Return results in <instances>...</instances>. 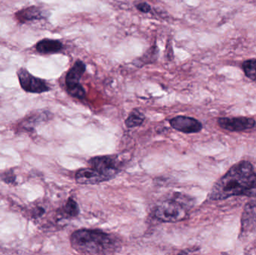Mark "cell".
I'll list each match as a JSON object with an SVG mask.
<instances>
[{
    "instance_id": "10",
    "label": "cell",
    "mask_w": 256,
    "mask_h": 255,
    "mask_svg": "<svg viewBox=\"0 0 256 255\" xmlns=\"http://www.w3.org/2000/svg\"><path fill=\"white\" fill-rule=\"evenodd\" d=\"M76 183L84 185H94L108 181V178L93 168L79 169L75 175Z\"/></svg>"
},
{
    "instance_id": "8",
    "label": "cell",
    "mask_w": 256,
    "mask_h": 255,
    "mask_svg": "<svg viewBox=\"0 0 256 255\" xmlns=\"http://www.w3.org/2000/svg\"><path fill=\"white\" fill-rule=\"evenodd\" d=\"M170 123L173 129L184 133H196L202 129V123L191 117L180 115L170 120Z\"/></svg>"
},
{
    "instance_id": "6",
    "label": "cell",
    "mask_w": 256,
    "mask_h": 255,
    "mask_svg": "<svg viewBox=\"0 0 256 255\" xmlns=\"http://www.w3.org/2000/svg\"><path fill=\"white\" fill-rule=\"evenodd\" d=\"M16 75L21 88L26 92L42 94L50 91V87L44 79L33 76L24 67L18 70Z\"/></svg>"
},
{
    "instance_id": "1",
    "label": "cell",
    "mask_w": 256,
    "mask_h": 255,
    "mask_svg": "<svg viewBox=\"0 0 256 255\" xmlns=\"http://www.w3.org/2000/svg\"><path fill=\"white\" fill-rule=\"evenodd\" d=\"M234 196H256V172L249 161L242 160L220 178L209 193V199L222 201Z\"/></svg>"
},
{
    "instance_id": "7",
    "label": "cell",
    "mask_w": 256,
    "mask_h": 255,
    "mask_svg": "<svg viewBox=\"0 0 256 255\" xmlns=\"http://www.w3.org/2000/svg\"><path fill=\"white\" fill-rule=\"evenodd\" d=\"M218 125L224 130L232 132H242L254 128L256 124L255 119L248 117L234 118H220Z\"/></svg>"
},
{
    "instance_id": "15",
    "label": "cell",
    "mask_w": 256,
    "mask_h": 255,
    "mask_svg": "<svg viewBox=\"0 0 256 255\" xmlns=\"http://www.w3.org/2000/svg\"><path fill=\"white\" fill-rule=\"evenodd\" d=\"M242 68L248 79L256 81V58H250L244 61Z\"/></svg>"
},
{
    "instance_id": "4",
    "label": "cell",
    "mask_w": 256,
    "mask_h": 255,
    "mask_svg": "<svg viewBox=\"0 0 256 255\" xmlns=\"http://www.w3.org/2000/svg\"><path fill=\"white\" fill-rule=\"evenodd\" d=\"M86 71V64L82 60H76L69 69L66 76V85L68 93L78 100L86 98V91L80 84L84 73Z\"/></svg>"
},
{
    "instance_id": "16",
    "label": "cell",
    "mask_w": 256,
    "mask_h": 255,
    "mask_svg": "<svg viewBox=\"0 0 256 255\" xmlns=\"http://www.w3.org/2000/svg\"><path fill=\"white\" fill-rule=\"evenodd\" d=\"M1 179L6 184H14L16 181V176L14 174L13 171H7L1 175Z\"/></svg>"
},
{
    "instance_id": "12",
    "label": "cell",
    "mask_w": 256,
    "mask_h": 255,
    "mask_svg": "<svg viewBox=\"0 0 256 255\" xmlns=\"http://www.w3.org/2000/svg\"><path fill=\"white\" fill-rule=\"evenodd\" d=\"M64 45L61 40L57 39L44 38L36 45V49L38 53L43 55L60 53L62 52Z\"/></svg>"
},
{
    "instance_id": "2",
    "label": "cell",
    "mask_w": 256,
    "mask_h": 255,
    "mask_svg": "<svg viewBox=\"0 0 256 255\" xmlns=\"http://www.w3.org/2000/svg\"><path fill=\"white\" fill-rule=\"evenodd\" d=\"M72 248L80 254H114L120 249V243L116 237L98 230L80 229L70 237Z\"/></svg>"
},
{
    "instance_id": "17",
    "label": "cell",
    "mask_w": 256,
    "mask_h": 255,
    "mask_svg": "<svg viewBox=\"0 0 256 255\" xmlns=\"http://www.w3.org/2000/svg\"><path fill=\"white\" fill-rule=\"evenodd\" d=\"M136 7L138 11L142 12V13H148L149 12L152 11V6L146 1H142V2H138V4H136Z\"/></svg>"
},
{
    "instance_id": "3",
    "label": "cell",
    "mask_w": 256,
    "mask_h": 255,
    "mask_svg": "<svg viewBox=\"0 0 256 255\" xmlns=\"http://www.w3.org/2000/svg\"><path fill=\"white\" fill-rule=\"evenodd\" d=\"M194 199L182 193H174L170 199L160 202L154 211V216L164 223H174L188 218L194 207Z\"/></svg>"
},
{
    "instance_id": "9",
    "label": "cell",
    "mask_w": 256,
    "mask_h": 255,
    "mask_svg": "<svg viewBox=\"0 0 256 255\" xmlns=\"http://www.w3.org/2000/svg\"><path fill=\"white\" fill-rule=\"evenodd\" d=\"M15 17L20 23L24 24L46 19L48 17V12L39 6L32 5L16 11Z\"/></svg>"
},
{
    "instance_id": "11",
    "label": "cell",
    "mask_w": 256,
    "mask_h": 255,
    "mask_svg": "<svg viewBox=\"0 0 256 255\" xmlns=\"http://www.w3.org/2000/svg\"><path fill=\"white\" fill-rule=\"evenodd\" d=\"M256 228V200L245 205L242 217V233H246Z\"/></svg>"
},
{
    "instance_id": "5",
    "label": "cell",
    "mask_w": 256,
    "mask_h": 255,
    "mask_svg": "<svg viewBox=\"0 0 256 255\" xmlns=\"http://www.w3.org/2000/svg\"><path fill=\"white\" fill-rule=\"evenodd\" d=\"M92 168L106 177L108 181L115 178L121 172L122 163L118 156L106 155L93 157L88 161Z\"/></svg>"
},
{
    "instance_id": "13",
    "label": "cell",
    "mask_w": 256,
    "mask_h": 255,
    "mask_svg": "<svg viewBox=\"0 0 256 255\" xmlns=\"http://www.w3.org/2000/svg\"><path fill=\"white\" fill-rule=\"evenodd\" d=\"M80 214V208L78 203L70 198L66 202V205L60 210V215L62 218L70 219L78 217Z\"/></svg>"
},
{
    "instance_id": "14",
    "label": "cell",
    "mask_w": 256,
    "mask_h": 255,
    "mask_svg": "<svg viewBox=\"0 0 256 255\" xmlns=\"http://www.w3.org/2000/svg\"><path fill=\"white\" fill-rule=\"evenodd\" d=\"M144 121V115L137 109H134L126 119V125L128 128H132L141 125Z\"/></svg>"
}]
</instances>
